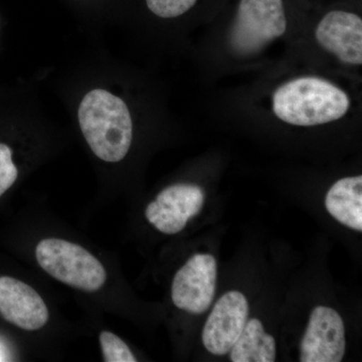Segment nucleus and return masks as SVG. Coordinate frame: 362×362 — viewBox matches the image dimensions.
I'll list each match as a JSON object with an SVG mask.
<instances>
[{"label": "nucleus", "instance_id": "nucleus-1", "mask_svg": "<svg viewBox=\"0 0 362 362\" xmlns=\"http://www.w3.org/2000/svg\"><path fill=\"white\" fill-rule=\"evenodd\" d=\"M78 122L93 153L117 163L127 156L133 139V120L122 98L103 88L88 90L78 103Z\"/></svg>", "mask_w": 362, "mask_h": 362}, {"label": "nucleus", "instance_id": "nucleus-2", "mask_svg": "<svg viewBox=\"0 0 362 362\" xmlns=\"http://www.w3.org/2000/svg\"><path fill=\"white\" fill-rule=\"evenodd\" d=\"M351 107L344 90L330 81L305 76L288 81L272 97L279 120L298 127H314L340 120Z\"/></svg>", "mask_w": 362, "mask_h": 362}, {"label": "nucleus", "instance_id": "nucleus-3", "mask_svg": "<svg viewBox=\"0 0 362 362\" xmlns=\"http://www.w3.org/2000/svg\"><path fill=\"white\" fill-rule=\"evenodd\" d=\"M287 28L288 0H235L228 44L238 56H254Z\"/></svg>", "mask_w": 362, "mask_h": 362}, {"label": "nucleus", "instance_id": "nucleus-4", "mask_svg": "<svg viewBox=\"0 0 362 362\" xmlns=\"http://www.w3.org/2000/svg\"><path fill=\"white\" fill-rule=\"evenodd\" d=\"M37 263L64 284L98 291L107 279L103 265L84 247L61 239H45L35 249Z\"/></svg>", "mask_w": 362, "mask_h": 362}, {"label": "nucleus", "instance_id": "nucleus-5", "mask_svg": "<svg viewBox=\"0 0 362 362\" xmlns=\"http://www.w3.org/2000/svg\"><path fill=\"white\" fill-rule=\"evenodd\" d=\"M216 284V259L211 255H194L175 274L171 287L173 304L189 313H204L213 302Z\"/></svg>", "mask_w": 362, "mask_h": 362}, {"label": "nucleus", "instance_id": "nucleus-6", "mask_svg": "<svg viewBox=\"0 0 362 362\" xmlns=\"http://www.w3.org/2000/svg\"><path fill=\"white\" fill-rule=\"evenodd\" d=\"M317 44L344 65H362V18L346 8L326 11L315 28Z\"/></svg>", "mask_w": 362, "mask_h": 362}, {"label": "nucleus", "instance_id": "nucleus-7", "mask_svg": "<svg viewBox=\"0 0 362 362\" xmlns=\"http://www.w3.org/2000/svg\"><path fill=\"white\" fill-rule=\"evenodd\" d=\"M204 189L192 183H177L164 188L146 207L147 220L159 232L175 235L197 216L204 204Z\"/></svg>", "mask_w": 362, "mask_h": 362}, {"label": "nucleus", "instance_id": "nucleus-8", "mask_svg": "<svg viewBox=\"0 0 362 362\" xmlns=\"http://www.w3.org/2000/svg\"><path fill=\"white\" fill-rule=\"evenodd\" d=\"M249 315V304L244 294L226 293L218 299L209 314L204 330L202 342L214 356H226L239 339Z\"/></svg>", "mask_w": 362, "mask_h": 362}, {"label": "nucleus", "instance_id": "nucleus-9", "mask_svg": "<svg viewBox=\"0 0 362 362\" xmlns=\"http://www.w3.org/2000/svg\"><path fill=\"white\" fill-rule=\"evenodd\" d=\"M345 344L341 316L329 307H316L301 341L300 361L340 362L344 356Z\"/></svg>", "mask_w": 362, "mask_h": 362}, {"label": "nucleus", "instance_id": "nucleus-10", "mask_svg": "<svg viewBox=\"0 0 362 362\" xmlns=\"http://www.w3.org/2000/svg\"><path fill=\"white\" fill-rule=\"evenodd\" d=\"M0 315L21 329L35 331L45 325L49 310L30 286L11 277H0Z\"/></svg>", "mask_w": 362, "mask_h": 362}, {"label": "nucleus", "instance_id": "nucleus-11", "mask_svg": "<svg viewBox=\"0 0 362 362\" xmlns=\"http://www.w3.org/2000/svg\"><path fill=\"white\" fill-rule=\"evenodd\" d=\"M328 213L342 225L362 230V176L337 181L325 197Z\"/></svg>", "mask_w": 362, "mask_h": 362}, {"label": "nucleus", "instance_id": "nucleus-12", "mask_svg": "<svg viewBox=\"0 0 362 362\" xmlns=\"http://www.w3.org/2000/svg\"><path fill=\"white\" fill-rule=\"evenodd\" d=\"M233 362H274L276 361V341L264 329L259 319L247 321L237 342L230 349Z\"/></svg>", "mask_w": 362, "mask_h": 362}, {"label": "nucleus", "instance_id": "nucleus-13", "mask_svg": "<svg viewBox=\"0 0 362 362\" xmlns=\"http://www.w3.org/2000/svg\"><path fill=\"white\" fill-rule=\"evenodd\" d=\"M201 1L202 0H144V4L152 16L162 20H175L192 13Z\"/></svg>", "mask_w": 362, "mask_h": 362}, {"label": "nucleus", "instance_id": "nucleus-14", "mask_svg": "<svg viewBox=\"0 0 362 362\" xmlns=\"http://www.w3.org/2000/svg\"><path fill=\"white\" fill-rule=\"evenodd\" d=\"M100 344L103 351L104 361L106 362H135L129 347L122 339L109 331H102L100 334Z\"/></svg>", "mask_w": 362, "mask_h": 362}, {"label": "nucleus", "instance_id": "nucleus-15", "mask_svg": "<svg viewBox=\"0 0 362 362\" xmlns=\"http://www.w3.org/2000/svg\"><path fill=\"white\" fill-rule=\"evenodd\" d=\"M18 170L13 161V150L0 143V197L18 180Z\"/></svg>", "mask_w": 362, "mask_h": 362}, {"label": "nucleus", "instance_id": "nucleus-16", "mask_svg": "<svg viewBox=\"0 0 362 362\" xmlns=\"http://www.w3.org/2000/svg\"><path fill=\"white\" fill-rule=\"evenodd\" d=\"M6 356L4 354V350H0V361H6Z\"/></svg>", "mask_w": 362, "mask_h": 362}]
</instances>
